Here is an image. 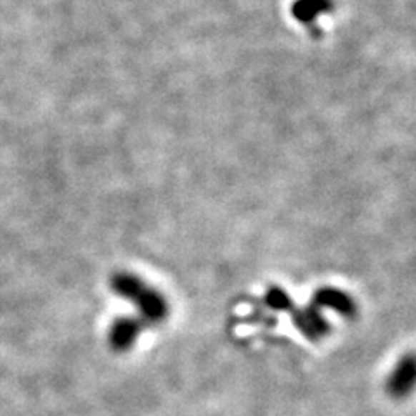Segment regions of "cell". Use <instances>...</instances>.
<instances>
[{
    "instance_id": "6da1fadb",
    "label": "cell",
    "mask_w": 416,
    "mask_h": 416,
    "mask_svg": "<svg viewBox=\"0 0 416 416\" xmlns=\"http://www.w3.org/2000/svg\"><path fill=\"white\" fill-rule=\"evenodd\" d=\"M113 288H115L118 295L136 302L146 320L162 321L165 317L167 305L163 297L154 289L146 287L136 276L117 274L115 279H113Z\"/></svg>"
},
{
    "instance_id": "7a4b0ae2",
    "label": "cell",
    "mask_w": 416,
    "mask_h": 416,
    "mask_svg": "<svg viewBox=\"0 0 416 416\" xmlns=\"http://www.w3.org/2000/svg\"><path fill=\"white\" fill-rule=\"evenodd\" d=\"M139 333V323L134 320H120L113 325L112 335H109V342H112L113 349L124 350L132 345Z\"/></svg>"
}]
</instances>
